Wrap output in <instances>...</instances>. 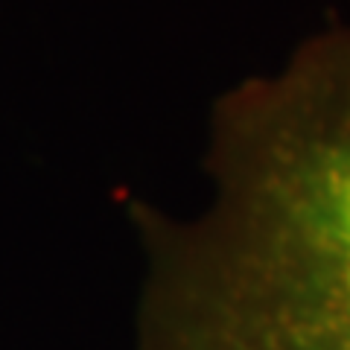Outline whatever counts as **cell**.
Instances as JSON below:
<instances>
[{
	"mask_svg": "<svg viewBox=\"0 0 350 350\" xmlns=\"http://www.w3.org/2000/svg\"><path fill=\"white\" fill-rule=\"evenodd\" d=\"M196 350H350V29L292 64L239 146Z\"/></svg>",
	"mask_w": 350,
	"mask_h": 350,
	"instance_id": "1",
	"label": "cell"
}]
</instances>
